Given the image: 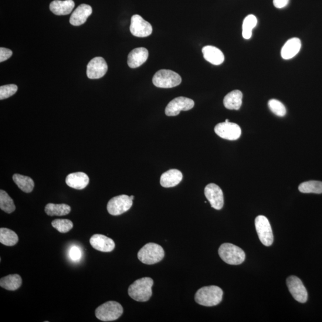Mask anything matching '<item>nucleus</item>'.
I'll list each match as a JSON object with an SVG mask.
<instances>
[{
  "instance_id": "obj_1",
  "label": "nucleus",
  "mask_w": 322,
  "mask_h": 322,
  "mask_svg": "<svg viewBox=\"0 0 322 322\" xmlns=\"http://www.w3.org/2000/svg\"><path fill=\"white\" fill-rule=\"evenodd\" d=\"M154 280L151 277L141 278L131 284L128 288L129 296L138 302H146L150 299Z\"/></svg>"
},
{
  "instance_id": "obj_2",
  "label": "nucleus",
  "mask_w": 322,
  "mask_h": 322,
  "mask_svg": "<svg viewBox=\"0 0 322 322\" xmlns=\"http://www.w3.org/2000/svg\"><path fill=\"white\" fill-rule=\"evenodd\" d=\"M223 296V291L219 287H204L196 292L195 300L196 303L201 306L212 307L221 303Z\"/></svg>"
},
{
  "instance_id": "obj_3",
  "label": "nucleus",
  "mask_w": 322,
  "mask_h": 322,
  "mask_svg": "<svg viewBox=\"0 0 322 322\" xmlns=\"http://www.w3.org/2000/svg\"><path fill=\"white\" fill-rule=\"evenodd\" d=\"M219 254L221 259L230 265H239L245 260L243 251L233 244L225 243L220 246Z\"/></svg>"
},
{
  "instance_id": "obj_4",
  "label": "nucleus",
  "mask_w": 322,
  "mask_h": 322,
  "mask_svg": "<svg viewBox=\"0 0 322 322\" xmlns=\"http://www.w3.org/2000/svg\"><path fill=\"white\" fill-rule=\"evenodd\" d=\"M164 256L165 252L162 247L155 243L146 244L137 254L138 260L148 265L161 262Z\"/></svg>"
},
{
  "instance_id": "obj_5",
  "label": "nucleus",
  "mask_w": 322,
  "mask_h": 322,
  "mask_svg": "<svg viewBox=\"0 0 322 322\" xmlns=\"http://www.w3.org/2000/svg\"><path fill=\"white\" fill-rule=\"evenodd\" d=\"M123 313V307L117 301H110L101 304L95 311L98 319L103 321H114L119 318Z\"/></svg>"
},
{
  "instance_id": "obj_6",
  "label": "nucleus",
  "mask_w": 322,
  "mask_h": 322,
  "mask_svg": "<svg viewBox=\"0 0 322 322\" xmlns=\"http://www.w3.org/2000/svg\"><path fill=\"white\" fill-rule=\"evenodd\" d=\"M152 82L156 87L162 89H169L181 84L182 78L174 71L161 69L154 75Z\"/></svg>"
},
{
  "instance_id": "obj_7",
  "label": "nucleus",
  "mask_w": 322,
  "mask_h": 322,
  "mask_svg": "<svg viewBox=\"0 0 322 322\" xmlns=\"http://www.w3.org/2000/svg\"><path fill=\"white\" fill-rule=\"evenodd\" d=\"M255 226L259 238L264 245L269 246L273 242V234L269 220L264 216L257 217Z\"/></svg>"
},
{
  "instance_id": "obj_8",
  "label": "nucleus",
  "mask_w": 322,
  "mask_h": 322,
  "mask_svg": "<svg viewBox=\"0 0 322 322\" xmlns=\"http://www.w3.org/2000/svg\"><path fill=\"white\" fill-rule=\"evenodd\" d=\"M133 205V200L126 195H121L112 198L108 203L107 209L111 215L120 216L128 211Z\"/></svg>"
},
{
  "instance_id": "obj_9",
  "label": "nucleus",
  "mask_w": 322,
  "mask_h": 322,
  "mask_svg": "<svg viewBox=\"0 0 322 322\" xmlns=\"http://www.w3.org/2000/svg\"><path fill=\"white\" fill-rule=\"evenodd\" d=\"M215 133L219 137L228 140H236L241 135V128L238 124L230 122H224L216 125Z\"/></svg>"
},
{
  "instance_id": "obj_10",
  "label": "nucleus",
  "mask_w": 322,
  "mask_h": 322,
  "mask_svg": "<svg viewBox=\"0 0 322 322\" xmlns=\"http://www.w3.org/2000/svg\"><path fill=\"white\" fill-rule=\"evenodd\" d=\"M195 102L192 99L185 97L175 98L165 108V114L169 117L177 116L182 111H187L192 109Z\"/></svg>"
},
{
  "instance_id": "obj_11",
  "label": "nucleus",
  "mask_w": 322,
  "mask_h": 322,
  "mask_svg": "<svg viewBox=\"0 0 322 322\" xmlns=\"http://www.w3.org/2000/svg\"><path fill=\"white\" fill-rule=\"evenodd\" d=\"M287 286L294 299L301 303L307 302L308 293L302 281L296 276H291L287 280Z\"/></svg>"
},
{
  "instance_id": "obj_12",
  "label": "nucleus",
  "mask_w": 322,
  "mask_h": 322,
  "mask_svg": "<svg viewBox=\"0 0 322 322\" xmlns=\"http://www.w3.org/2000/svg\"><path fill=\"white\" fill-rule=\"evenodd\" d=\"M108 69L107 63L103 57H96L87 64V76L91 80L99 79L104 76Z\"/></svg>"
},
{
  "instance_id": "obj_13",
  "label": "nucleus",
  "mask_w": 322,
  "mask_h": 322,
  "mask_svg": "<svg viewBox=\"0 0 322 322\" xmlns=\"http://www.w3.org/2000/svg\"><path fill=\"white\" fill-rule=\"evenodd\" d=\"M130 32L135 37H147L152 34V26L141 16L135 15L131 19Z\"/></svg>"
},
{
  "instance_id": "obj_14",
  "label": "nucleus",
  "mask_w": 322,
  "mask_h": 322,
  "mask_svg": "<svg viewBox=\"0 0 322 322\" xmlns=\"http://www.w3.org/2000/svg\"><path fill=\"white\" fill-rule=\"evenodd\" d=\"M205 195L211 207L217 210L222 209L224 205V196L222 190L218 185L211 184L206 186Z\"/></svg>"
},
{
  "instance_id": "obj_15",
  "label": "nucleus",
  "mask_w": 322,
  "mask_h": 322,
  "mask_svg": "<svg viewBox=\"0 0 322 322\" xmlns=\"http://www.w3.org/2000/svg\"><path fill=\"white\" fill-rule=\"evenodd\" d=\"M90 243L94 249L103 253L113 252L115 247V243L113 239L100 234H96L91 236Z\"/></svg>"
},
{
  "instance_id": "obj_16",
  "label": "nucleus",
  "mask_w": 322,
  "mask_h": 322,
  "mask_svg": "<svg viewBox=\"0 0 322 322\" xmlns=\"http://www.w3.org/2000/svg\"><path fill=\"white\" fill-rule=\"evenodd\" d=\"M92 8L89 5L82 4L74 10L71 15L69 22L74 26H80L84 24L89 17L92 14Z\"/></svg>"
},
{
  "instance_id": "obj_17",
  "label": "nucleus",
  "mask_w": 322,
  "mask_h": 322,
  "mask_svg": "<svg viewBox=\"0 0 322 322\" xmlns=\"http://www.w3.org/2000/svg\"><path fill=\"white\" fill-rule=\"evenodd\" d=\"M149 56L148 50L144 47L135 49L129 53L127 63L131 68H137L147 60Z\"/></svg>"
},
{
  "instance_id": "obj_18",
  "label": "nucleus",
  "mask_w": 322,
  "mask_h": 322,
  "mask_svg": "<svg viewBox=\"0 0 322 322\" xmlns=\"http://www.w3.org/2000/svg\"><path fill=\"white\" fill-rule=\"evenodd\" d=\"M90 182L89 176L83 172H74L67 176L66 184L70 188L77 190L86 188Z\"/></svg>"
},
{
  "instance_id": "obj_19",
  "label": "nucleus",
  "mask_w": 322,
  "mask_h": 322,
  "mask_svg": "<svg viewBox=\"0 0 322 322\" xmlns=\"http://www.w3.org/2000/svg\"><path fill=\"white\" fill-rule=\"evenodd\" d=\"M183 174L181 171L176 169H169L162 174L160 178V184L162 187L168 188L174 187L181 183Z\"/></svg>"
},
{
  "instance_id": "obj_20",
  "label": "nucleus",
  "mask_w": 322,
  "mask_h": 322,
  "mask_svg": "<svg viewBox=\"0 0 322 322\" xmlns=\"http://www.w3.org/2000/svg\"><path fill=\"white\" fill-rule=\"evenodd\" d=\"M202 51L204 59L214 65H220L225 61V56L222 51L214 46H205Z\"/></svg>"
},
{
  "instance_id": "obj_21",
  "label": "nucleus",
  "mask_w": 322,
  "mask_h": 322,
  "mask_svg": "<svg viewBox=\"0 0 322 322\" xmlns=\"http://www.w3.org/2000/svg\"><path fill=\"white\" fill-rule=\"evenodd\" d=\"M75 7L73 0H55L50 5V10L57 16L67 15L72 12Z\"/></svg>"
},
{
  "instance_id": "obj_22",
  "label": "nucleus",
  "mask_w": 322,
  "mask_h": 322,
  "mask_svg": "<svg viewBox=\"0 0 322 322\" xmlns=\"http://www.w3.org/2000/svg\"><path fill=\"white\" fill-rule=\"evenodd\" d=\"M301 48V40L293 38L287 41L281 50V56L283 59L288 60L296 56Z\"/></svg>"
},
{
  "instance_id": "obj_23",
  "label": "nucleus",
  "mask_w": 322,
  "mask_h": 322,
  "mask_svg": "<svg viewBox=\"0 0 322 322\" xmlns=\"http://www.w3.org/2000/svg\"><path fill=\"white\" fill-rule=\"evenodd\" d=\"M243 94L241 91L236 90L231 91L224 98L223 103L227 109L239 110L242 106Z\"/></svg>"
},
{
  "instance_id": "obj_24",
  "label": "nucleus",
  "mask_w": 322,
  "mask_h": 322,
  "mask_svg": "<svg viewBox=\"0 0 322 322\" xmlns=\"http://www.w3.org/2000/svg\"><path fill=\"white\" fill-rule=\"evenodd\" d=\"M22 283V277L18 274H10L0 279V286L8 291H14L18 290Z\"/></svg>"
},
{
  "instance_id": "obj_25",
  "label": "nucleus",
  "mask_w": 322,
  "mask_h": 322,
  "mask_svg": "<svg viewBox=\"0 0 322 322\" xmlns=\"http://www.w3.org/2000/svg\"><path fill=\"white\" fill-rule=\"evenodd\" d=\"M71 211L70 206L64 203L55 204L50 203L47 204L45 207V212L47 215L52 216H66Z\"/></svg>"
},
{
  "instance_id": "obj_26",
  "label": "nucleus",
  "mask_w": 322,
  "mask_h": 322,
  "mask_svg": "<svg viewBox=\"0 0 322 322\" xmlns=\"http://www.w3.org/2000/svg\"><path fill=\"white\" fill-rule=\"evenodd\" d=\"M13 180L18 188L25 193H30L34 188V182L28 176L15 174L13 176Z\"/></svg>"
},
{
  "instance_id": "obj_27",
  "label": "nucleus",
  "mask_w": 322,
  "mask_h": 322,
  "mask_svg": "<svg viewBox=\"0 0 322 322\" xmlns=\"http://www.w3.org/2000/svg\"><path fill=\"white\" fill-rule=\"evenodd\" d=\"M18 241L19 237L14 231L8 228L0 229V242L3 245L12 246Z\"/></svg>"
},
{
  "instance_id": "obj_28",
  "label": "nucleus",
  "mask_w": 322,
  "mask_h": 322,
  "mask_svg": "<svg viewBox=\"0 0 322 322\" xmlns=\"http://www.w3.org/2000/svg\"><path fill=\"white\" fill-rule=\"evenodd\" d=\"M257 24V19L253 15L247 16L243 20L242 25V36L244 39L249 40L252 36V30Z\"/></svg>"
},
{
  "instance_id": "obj_29",
  "label": "nucleus",
  "mask_w": 322,
  "mask_h": 322,
  "mask_svg": "<svg viewBox=\"0 0 322 322\" xmlns=\"http://www.w3.org/2000/svg\"><path fill=\"white\" fill-rule=\"evenodd\" d=\"M0 208L8 213H12L16 209V206L13 200L10 197L8 193L3 190L0 191Z\"/></svg>"
},
{
  "instance_id": "obj_30",
  "label": "nucleus",
  "mask_w": 322,
  "mask_h": 322,
  "mask_svg": "<svg viewBox=\"0 0 322 322\" xmlns=\"http://www.w3.org/2000/svg\"><path fill=\"white\" fill-rule=\"evenodd\" d=\"M300 192L304 193H322V182L318 181H308L303 183L298 187Z\"/></svg>"
},
{
  "instance_id": "obj_31",
  "label": "nucleus",
  "mask_w": 322,
  "mask_h": 322,
  "mask_svg": "<svg viewBox=\"0 0 322 322\" xmlns=\"http://www.w3.org/2000/svg\"><path fill=\"white\" fill-rule=\"evenodd\" d=\"M52 225L61 233H66L73 228L74 224L67 219H56L52 222Z\"/></svg>"
},
{
  "instance_id": "obj_32",
  "label": "nucleus",
  "mask_w": 322,
  "mask_h": 322,
  "mask_svg": "<svg viewBox=\"0 0 322 322\" xmlns=\"http://www.w3.org/2000/svg\"><path fill=\"white\" fill-rule=\"evenodd\" d=\"M268 106L272 113L278 117H284L287 114V109L284 104L276 99H271L268 102Z\"/></svg>"
},
{
  "instance_id": "obj_33",
  "label": "nucleus",
  "mask_w": 322,
  "mask_h": 322,
  "mask_svg": "<svg viewBox=\"0 0 322 322\" xmlns=\"http://www.w3.org/2000/svg\"><path fill=\"white\" fill-rule=\"evenodd\" d=\"M18 86L15 84L5 85L0 87V100L8 99L13 96L18 91Z\"/></svg>"
},
{
  "instance_id": "obj_34",
  "label": "nucleus",
  "mask_w": 322,
  "mask_h": 322,
  "mask_svg": "<svg viewBox=\"0 0 322 322\" xmlns=\"http://www.w3.org/2000/svg\"><path fill=\"white\" fill-rule=\"evenodd\" d=\"M81 249L79 247L74 246L70 249L69 251V257L71 260L73 261L79 260L81 259Z\"/></svg>"
},
{
  "instance_id": "obj_35",
  "label": "nucleus",
  "mask_w": 322,
  "mask_h": 322,
  "mask_svg": "<svg viewBox=\"0 0 322 322\" xmlns=\"http://www.w3.org/2000/svg\"><path fill=\"white\" fill-rule=\"evenodd\" d=\"M12 55L13 52L11 50L1 47L0 48V62H5L6 60L9 59Z\"/></svg>"
},
{
  "instance_id": "obj_36",
  "label": "nucleus",
  "mask_w": 322,
  "mask_h": 322,
  "mask_svg": "<svg viewBox=\"0 0 322 322\" xmlns=\"http://www.w3.org/2000/svg\"><path fill=\"white\" fill-rule=\"evenodd\" d=\"M290 0H273V5L277 9H282L286 7Z\"/></svg>"
},
{
  "instance_id": "obj_37",
  "label": "nucleus",
  "mask_w": 322,
  "mask_h": 322,
  "mask_svg": "<svg viewBox=\"0 0 322 322\" xmlns=\"http://www.w3.org/2000/svg\"><path fill=\"white\" fill-rule=\"evenodd\" d=\"M130 198H131V199L132 200H133V199H134V196H133V195L130 196Z\"/></svg>"
},
{
  "instance_id": "obj_38",
  "label": "nucleus",
  "mask_w": 322,
  "mask_h": 322,
  "mask_svg": "<svg viewBox=\"0 0 322 322\" xmlns=\"http://www.w3.org/2000/svg\"><path fill=\"white\" fill-rule=\"evenodd\" d=\"M225 122H230L228 119L226 120Z\"/></svg>"
}]
</instances>
